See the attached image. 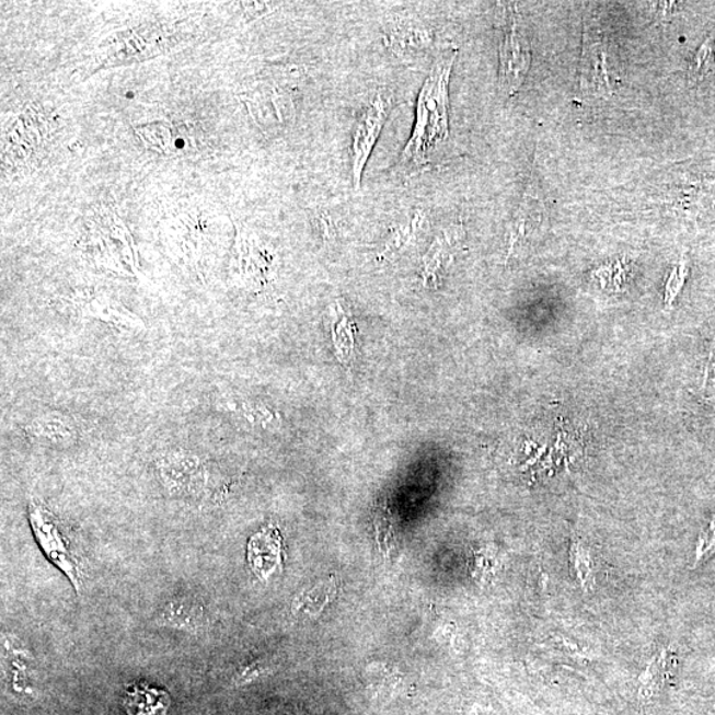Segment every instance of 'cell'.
<instances>
[{"mask_svg": "<svg viewBox=\"0 0 715 715\" xmlns=\"http://www.w3.org/2000/svg\"><path fill=\"white\" fill-rule=\"evenodd\" d=\"M169 706V693L148 683H135L126 689L124 707L128 715H168Z\"/></svg>", "mask_w": 715, "mask_h": 715, "instance_id": "4fadbf2b", "label": "cell"}, {"mask_svg": "<svg viewBox=\"0 0 715 715\" xmlns=\"http://www.w3.org/2000/svg\"><path fill=\"white\" fill-rule=\"evenodd\" d=\"M715 71V34L699 49L691 66V79H702Z\"/></svg>", "mask_w": 715, "mask_h": 715, "instance_id": "e0dca14e", "label": "cell"}, {"mask_svg": "<svg viewBox=\"0 0 715 715\" xmlns=\"http://www.w3.org/2000/svg\"><path fill=\"white\" fill-rule=\"evenodd\" d=\"M335 592H337V585L333 579L310 588V590L302 592L295 599L292 604L293 615L310 618L319 615L335 597Z\"/></svg>", "mask_w": 715, "mask_h": 715, "instance_id": "2e32d148", "label": "cell"}, {"mask_svg": "<svg viewBox=\"0 0 715 715\" xmlns=\"http://www.w3.org/2000/svg\"><path fill=\"white\" fill-rule=\"evenodd\" d=\"M702 391L706 397L715 395V341L708 347L705 366L704 378H702Z\"/></svg>", "mask_w": 715, "mask_h": 715, "instance_id": "d6986e66", "label": "cell"}, {"mask_svg": "<svg viewBox=\"0 0 715 715\" xmlns=\"http://www.w3.org/2000/svg\"><path fill=\"white\" fill-rule=\"evenodd\" d=\"M463 231L461 226L449 227L448 230L436 238L435 242L423 258V282L426 285H438L440 280L441 270L445 269L447 263L451 261V250L455 244Z\"/></svg>", "mask_w": 715, "mask_h": 715, "instance_id": "5bb4252c", "label": "cell"}, {"mask_svg": "<svg viewBox=\"0 0 715 715\" xmlns=\"http://www.w3.org/2000/svg\"><path fill=\"white\" fill-rule=\"evenodd\" d=\"M72 307L81 319L100 322L119 333L141 334L147 328L136 313L109 297L79 295L72 300Z\"/></svg>", "mask_w": 715, "mask_h": 715, "instance_id": "9c48e42d", "label": "cell"}, {"mask_svg": "<svg viewBox=\"0 0 715 715\" xmlns=\"http://www.w3.org/2000/svg\"><path fill=\"white\" fill-rule=\"evenodd\" d=\"M215 408L220 413L237 417L251 427L272 429L276 427L277 416L263 403L250 401V399L221 394L214 399Z\"/></svg>", "mask_w": 715, "mask_h": 715, "instance_id": "7c38bea8", "label": "cell"}, {"mask_svg": "<svg viewBox=\"0 0 715 715\" xmlns=\"http://www.w3.org/2000/svg\"><path fill=\"white\" fill-rule=\"evenodd\" d=\"M619 80L616 59L609 43L586 31L580 61V87L595 94L613 93Z\"/></svg>", "mask_w": 715, "mask_h": 715, "instance_id": "ba28073f", "label": "cell"}, {"mask_svg": "<svg viewBox=\"0 0 715 715\" xmlns=\"http://www.w3.org/2000/svg\"><path fill=\"white\" fill-rule=\"evenodd\" d=\"M155 623L168 628L198 634L208 623L206 607L189 595H180L169 600L158 613Z\"/></svg>", "mask_w": 715, "mask_h": 715, "instance_id": "8fae6325", "label": "cell"}, {"mask_svg": "<svg viewBox=\"0 0 715 715\" xmlns=\"http://www.w3.org/2000/svg\"><path fill=\"white\" fill-rule=\"evenodd\" d=\"M22 431L35 446L49 449H69L78 445L81 428L67 411L47 408L37 411L23 423Z\"/></svg>", "mask_w": 715, "mask_h": 715, "instance_id": "52a82bcc", "label": "cell"}, {"mask_svg": "<svg viewBox=\"0 0 715 715\" xmlns=\"http://www.w3.org/2000/svg\"><path fill=\"white\" fill-rule=\"evenodd\" d=\"M498 88L504 99H510L527 79L531 48L515 5L504 9L503 37L498 48Z\"/></svg>", "mask_w": 715, "mask_h": 715, "instance_id": "277c9868", "label": "cell"}, {"mask_svg": "<svg viewBox=\"0 0 715 715\" xmlns=\"http://www.w3.org/2000/svg\"><path fill=\"white\" fill-rule=\"evenodd\" d=\"M28 520L43 553L46 554L50 563H54L66 575L76 592L80 593L82 587L81 567L59 520H57L53 511L48 510L39 501L30 503Z\"/></svg>", "mask_w": 715, "mask_h": 715, "instance_id": "8992f818", "label": "cell"}, {"mask_svg": "<svg viewBox=\"0 0 715 715\" xmlns=\"http://www.w3.org/2000/svg\"><path fill=\"white\" fill-rule=\"evenodd\" d=\"M459 49L442 43L416 101L413 135L395 163L397 176L410 181L440 166L451 138L449 82Z\"/></svg>", "mask_w": 715, "mask_h": 715, "instance_id": "6da1fadb", "label": "cell"}, {"mask_svg": "<svg viewBox=\"0 0 715 715\" xmlns=\"http://www.w3.org/2000/svg\"><path fill=\"white\" fill-rule=\"evenodd\" d=\"M265 667H263L261 662L252 664V666L246 667L242 674H240L239 682H250L253 679H256L257 676H262Z\"/></svg>", "mask_w": 715, "mask_h": 715, "instance_id": "ffe728a7", "label": "cell"}, {"mask_svg": "<svg viewBox=\"0 0 715 715\" xmlns=\"http://www.w3.org/2000/svg\"><path fill=\"white\" fill-rule=\"evenodd\" d=\"M163 489L174 498L198 499L210 486L211 471L205 455L182 447L163 449L155 458Z\"/></svg>", "mask_w": 715, "mask_h": 715, "instance_id": "7a4b0ae2", "label": "cell"}, {"mask_svg": "<svg viewBox=\"0 0 715 715\" xmlns=\"http://www.w3.org/2000/svg\"><path fill=\"white\" fill-rule=\"evenodd\" d=\"M383 43L406 66H416L435 56L442 46L436 42L431 24L410 12L392 15L383 27Z\"/></svg>", "mask_w": 715, "mask_h": 715, "instance_id": "5b68a950", "label": "cell"}, {"mask_svg": "<svg viewBox=\"0 0 715 715\" xmlns=\"http://www.w3.org/2000/svg\"><path fill=\"white\" fill-rule=\"evenodd\" d=\"M715 553V512L707 522L706 528L702 530L699 537L697 547H695L694 563L699 566Z\"/></svg>", "mask_w": 715, "mask_h": 715, "instance_id": "ac0fdd59", "label": "cell"}, {"mask_svg": "<svg viewBox=\"0 0 715 715\" xmlns=\"http://www.w3.org/2000/svg\"><path fill=\"white\" fill-rule=\"evenodd\" d=\"M541 204L540 200L535 198L534 195L528 189V193L524 194L520 207L515 215V220L510 226L509 232V256L515 253L518 245H520L524 239L528 238V233L531 228H533L538 221V218H541Z\"/></svg>", "mask_w": 715, "mask_h": 715, "instance_id": "9a60e30c", "label": "cell"}, {"mask_svg": "<svg viewBox=\"0 0 715 715\" xmlns=\"http://www.w3.org/2000/svg\"><path fill=\"white\" fill-rule=\"evenodd\" d=\"M267 249L250 233L240 232L235 250L237 274L250 289H261L267 282L272 267Z\"/></svg>", "mask_w": 715, "mask_h": 715, "instance_id": "30bf717a", "label": "cell"}, {"mask_svg": "<svg viewBox=\"0 0 715 715\" xmlns=\"http://www.w3.org/2000/svg\"><path fill=\"white\" fill-rule=\"evenodd\" d=\"M394 107V99L388 91L371 93L357 112L351 129L350 173L354 189L360 188L366 164L369 162L381 137L384 125L388 124Z\"/></svg>", "mask_w": 715, "mask_h": 715, "instance_id": "3957f363", "label": "cell"}]
</instances>
